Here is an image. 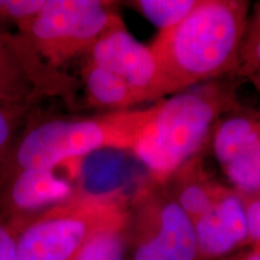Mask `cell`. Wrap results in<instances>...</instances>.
<instances>
[{
  "instance_id": "cell-1",
  "label": "cell",
  "mask_w": 260,
  "mask_h": 260,
  "mask_svg": "<svg viewBox=\"0 0 260 260\" xmlns=\"http://www.w3.org/2000/svg\"><path fill=\"white\" fill-rule=\"evenodd\" d=\"M249 2L200 0L175 27L159 30L151 45L165 98L236 73L249 19Z\"/></svg>"
},
{
  "instance_id": "cell-2",
  "label": "cell",
  "mask_w": 260,
  "mask_h": 260,
  "mask_svg": "<svg viewBox=\"0 0 260 260\" xmlns=\"http://www.w3.org/2000/svg\"><path fill=\"white\" fill-rule=\"evenodd\" d=\"M152 113L153 106L92 117H41L34 111L0 161V186L22 171L54 170L69 159L98 151L113 149L132 153Z\"/></svg>"
},
{
  "instance_id": "cell-3",
  "label": "cell",
  "mask_w": 260,
  "mask_h": 260,
  "mask_svg": "<svg viewBox=\"0 0 260 260\" xmlns=\"http://www.w3.org/2000/svg\"><path fill=\"white\" fill-rule=\"evenodd\" d=\"M235 89L220 81L201 83L159 100L133 148L159 184L197 157L220 117L239 109Z\"/></svg>"
},
{
  "instance_id": "cell-4",
  "label": "cell",
  "mask_w": 260,
  "mask_h": 260,
  "mask_svg": "<svg viewBox=\"0 0 260 260\" xmlns=\"http://www.w3.org/2000/svg\"><path fill=\"white\" fill-rule=\"evenodd\" d=\"M132 197L77 188L67 200L29 219L17 236V260H73L98 234L128 220Z\"/></svg>"
},
{
  "instance_id": "cell-5",
  "label": "cell",
  "mask_w": 260,
  "mask_h": 260,
  "mask_svg": "<svg viewBox=\"0 0 260 260\" xmlns=\"http://www.w3.org/2000/svg\"><path fill=\"white\" fill-rule=\"evenodd\" d=\"M116 3L105 0H46L39 15L19 31L56 69L87 57L105 35L124 27Z\"/></svg>"
},
{
  "instance_id": "cell-6",
  "label": "cell",
  "mask_w": 260,
  "mask_h": 260,
  "mask_svg": "<svg viewBox=\"0 0 260 260\" xmlns=\"http://www.w3.org/2000/svg\"><path fill=\"white\" fill-rule=\"evenodd\" d=\"M128 260H199L193 220L152 178L130 199Z\"/></svg>"
},
{
  "instance_id": "cell-7",
  "label": "cell",
  "mask_w": 260,
  "mask_h": 260,
  "mask_svg": "<svg viewBox=\"0 0 260 260\" xmlns=\"http://www.w3.org/2000/svg\"><path fill=\"white\" fill-rule=\"evenodd\" d=\"M77 89V80L47 64L25 35L0 31V105L37 109L57 98L74 110Z\"/></svg>"
},
{
  "instance_id": "cell-8",
  "label": "cell",
  "mask_w": 260,
  "mask_h": 260,
  "mask_svg": "<svg viewBox=\"0 0 260 260\" xmlns=\"http://www.w3.org/2000/svg\"><path fill=\"white\" fill-rule=\"evenodd\" d=\"M211 141L234 189L260 194V112L239 107L225 113L214 125Z\"/></svg>"
},
{
  "instance_id": "cell-9",
  "label": "cell",
  "mask_w": 260,
  "mask_h": 260,
  "mask_svg": "<svg viewBox=\"0 0 260 260\" xmlns=\"http://www.w3.org/2000/svg\"><path fill=\"white\" fill-rule=\"evenodd\" d=\"M104 69L118 75L141 98L142 103L164 99V81L151 45L136 40L128 29L110 31L87 56Z\"/></svg>"
},
{
  "instance_id": "cell-10",
  "label": "cell",
  "mask_w": 260,
  "mask_h": 260,
  "mask_svg": "<svg viewBox=\"0 0 260 260\" xmlns=\"http://www.w3.org/2000/svg\"><path fill=\"white\" fill-rule=\"evenodd\" d=\"M199 260H220L251 246L241 195L225 187L209 212L194 222Z\"/></svg>"
},
{
  "instance_id": "cell-11",
  "label": "cell",
  "mask_w": 260,
  "mask_h": 260,
  "mask_svg": "<svg viewBox=\"0 0 260 260\" xmlns=\"http://www.w3.org/2000/svg\"><path fill=\"white\" fill-rule=\"evenodd\" d=\"M75 191L54 170L30 169L10 177L0 186V216L22 226Z\"/></svg>"
},
{
  "instance_id": "cell-12",
  "label": "cell",
  "mask_w": 260,
  "mask_h": 260,
  "mask_svg": "<svg viewBox=\"0 0 260 260\" xmlns=\"http://www.w3.org/2000/svg\"><path fill=\"white\" fill-rule=\"evenodd\" d=\"M162 187L193 222L212 209L225 188L209 176L198 155L175 171Z\"/></svg>"
},
{
  "instance_id": "cell-13",
  "label": "cell",
  "mask_w": 260,
  "mask_h": 260,
  "mask_svg": "<svg viewBox=\"0 0 260 260\" xmlns=\"http://www.w3.org/2000/svg\"><path fill=\"white\" fill-rule=\"evenodd\" d=\"M81 77L89 106L116 112L142 104L141 98L118 75L88 59L82 65Z\"/></svg>"
},
{
  "instance_id": "cell-14",
  "label": "cell",
  "mask_w": 260,
  "mask_h": 260,
  "mask_svg": "<svg viewBox=\"0 0 260 260\" xmlns=\"http://www.w3.org/2000/svg\"><path fill=\"white\" fill-rule=\"evenodd\" d=\"M199 3L200 0H135L126 4L133 6L159 30H164L181 23Z\"/></svg>"
},
{
  "instance_id": "cell-15",
  "label": "cell",
  "mask_w": 260,
  "mask_h": 260,
  "mask_svg": "<svg viewBox=\"0 0 260 260\" xmlns=\"http://www.w3.org/2000/svg\"><path fill=\"white\" fill-rule=\"evenodd\" d=\"M73 260H128L126 223L98 234Z\"/></svg>"
},
{
  "instance_id": "cell-16",
  "label": "cell",
  "mask_w": 260,
  "mask_h": 260,
  "mask_svg": "<svg viewBox=\"0 0 260 260\" xmlns=\"http://www.w3.org/2000/svg\"><path fill=\"white\" fill-rule=\"evenodd\" d=\"M35 109L0 105V161L11 149Z\"/></svg>"
},
{
  "instance_id": "cell-17",
  "label": "cell",
  "mask_w": 260,
  "mask_h": 260,
  "mask_svg": "<svg viewBox=\"0 0 260 260\" xmlns=\"http://www.w3.org/2000/svg\"><path fill=\"white\" fill-rule=\"evenodd\" d=\"M46 0H4V19L17 24L22 31L39 15Z\"/></svg>"
},
{
  "instance_id": "cell-18",
  "label": "cell",
  "mask_w": 260,
  "mask_h": 260,
  "mask_svg": "<svg viewBox=\"0 0 260 260\" xmlns=\"http://www.w3.org/2000/svg\"><path fill=\"white\" fill-rule=\"evenodd\" d=\"M236 73L246 77L260 93V41L242 46Z\"/></svg>"
},
{
  "instance_id": "cell-19",
  "label": "cell",
  "mask_w": 260,
  "mask_h": 260,
  "mask_svg": "<svg viewBox=\"0 0 260 260\" xmlns=\"http://www.w3.org/2000/svg\"><path fill=\"white\" fill-rule=\"evenodd\" d=\"M21 224L0 216V260H17V236Z\"/></svg>"
},
{
  "instance_id": "cell-20",
  "label": "cell",
  "mask_w": 260,
  "mask_h": 260,
  "mask_svg": "<svg viewBox=\"0 0 260 260\" xmlns=\"http://www.w3.org/2000/svg\"><path fill=\"white\" fill-rule=\"evenodd\" d=\"M252 247L260 245V194H241Z\"/></svg>"
},
{
  "instance_id": "cell-21",
  "label": "cell",
  "mask_w": 260,
  "mask_h": 260,
  "mask_svg": "<svg viewBox=\"0 0 260 260\" xmlns=\"http://www.w3.org/2000/svg\"><path fill=\"white\" fill-rule=\"evenodd\" d=\"M260 41V2L254 6L253 15L248 19L247 31L242 46H248Z\"/></svg>"
},
{
  "instance_id": "cell-22",
  "label": "cell",
  "mask_w": 260,
  "mask_h": 260,
  "mask_svg": "<svg viewBox=\"0 0 260 260\" xmlns=\"http://www.w3.org/2000/svg\"><path fill=\"white\" fill-rule=\"evenodd\" d=\"M220 260H260V249L253 247V248L249 249V251L236 253V254H233L228 256V258H224Z\"/></svg>"
},
{
  "instance_id": "cell-23",
  "label": "cell",
  "mask_w": 260,
  "mask_h": 260,
  "mask_svg": "<svg viewBox=\"0 0 260 260\" xmlns=\"http://www.w3.org/2000/svg\"><path fill=\"white\" fill-rule=\"evenodd\" d=\"M254 248H259L260 249V245L259 246H254Z\"/></svg>"
}]
</instances>
